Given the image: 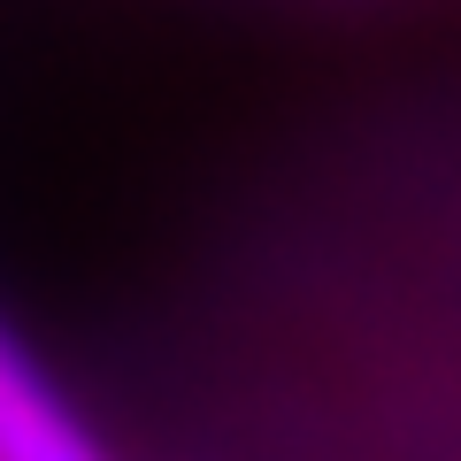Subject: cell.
Here are the masks:
<instances>
[{
	"instance_id": "obj_1",
	"label": "cell",
	"mask_w": 461,
	"mask_h": 461,
	"mask_svg": "<svg viewBox=\"0 0 461 461\" xmlns=\"http://www.w3.org/2000/svg\"><path fill=\"white\" fill-rule=\"evenodd\" d=\"M0 461H108L8 330H0Z\"/></svg>"
}]
</instances>
